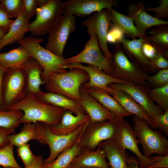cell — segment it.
<instances>
[{
  "mask_svg": "<svg viewBox=\"0 0 168 168\" xmlns=\"http://www.w3.org/2000/svg\"><path fill=\"white\" fill-rule=\"evenodd\" d=\"M118 6L116 0H67L63 2V11L64 13L85 17L104 9L110 11Z\"/></svg>",
  "mask_w": 168,
  "mask_h": 168,
  "instance_id": "15",
  "label": "cell"
},
{
  "mask_svg": "<svg viewBox=\"0 0 168 168\" xmlns=\"http://www.w3.org/2000/svg\"></svg>",
  "mask_w": 168,
  "mask_h": 168,
  "instance_id": "55",
  "label": "cell"
},
{
  "mask_svg": "<svg viewBox=\"0 0 168 168\" xmlns=\"http://www.w3.org/2000/svg\"><path fill=\"white\" fill-rule=\"evenodd\" d=\"M9 142L17 147L27 143L31 140L38 141L37 130L35 123L24 124L20 132L12 134L7 137Z\"/></svg>",
  "mask_w": 168,
  "mask_h": 168,
  "instance_id": "32",
  "label": "cell"
},
{
  "mask_svg": "<svg viewBox=\"0 0 168 168\" xmlns=\"http://www.w3.org/2000/svg\"><path fill=\"white\" fill-rule=\"evenodd\" d=\"M118 119L115 118L96 123L89 121L78 142L82 151H94L103 142L113 139Z\"/></svg>",
  "mask_w": 168,
  "mask_h": 168,
  "instance_id": "8",
  "label": "cell"
},
{
  "mask_svg": "<svg viewBox=\"0 0 168 168\" xmlns=\"http://www.w3.org/2000/svg\"><path fill=\"white\" fill-rule=\"evenodd\" d=\"M143 1L129 5L127 8V16L132 20L137 29L143 36L146 37V31L151 27L168 24V21L159 20L147 12Z\"/></svg>",
  "mask_w": 168,
  "mask_h": 168,
  "instance_id": "17",
  "label": "cell"
},
{
  "mask_svg": "<svg viewBox=\"0 0 168 168\" xmlns=\"http://www.w3.org/2000/svg\"><path fill=\"white\" fill-rule=\"evenodd\" d=\"M141 49L143 54L150 62L160 54L148 41L145 39L142 43Z\"/></svg>",
  "mask_w": 168,
  "mask_h": 168,
  "instance_id": "43",
  "label": "cell"
},
{
  "mask_svg": "<svg viewBox=\"0 0 168 168\" xmlns=\"http://www.w3.org/2000/svg\"><path fill=\"white\" fill-rule=\"evenodd\" d=\"M152 157L155 161L146 168H168V154Z\"/></svg>",
  "mask_w": 168,
  "mask_h": 168,
  "instance_id": "46",
  "label": "cell"
},
{
  "mask_svg": "<svg viewBox=\"0 0 168 168\" xmlns=\"http://www.w3.org/2000/svg\"><path fill=\"white\" fill-rule=\"evenodd\" d=\"M9 18H16L22 12L23 0H0Z\"/></svg>",
  "mask_w": 168,
  "mask_h": 168,
  "instance_id": "36",
  "label": "cell"
},
{
  "mask_svg": "<svg viewBox=\"0 0 168 168\" xmlns=\"http://www.w3.org/2000/svg\"><path fill=\"white\" fill-rule=\"evenodd\" d=\"M160 5L155 7H145L146 11L154 12L155 18L160 20L166 19L168 17V0H159Z\"/></svg>",
  "mask_w": 168,
  "mask_h": 168,
  "instance_id": "42",
  "label": "cell"
},
{
  "mask_svg": "<svg viewBox=\"0 0 168 168\" xmlns=\"http://www.w3.org/2000/svg\"><path fill=\"white\" fill-rule=\"evenodd\" d=\"M124 34L120 27L112 23L106 36L107 42L115 45L120 43L121 40L124 37Z\"/></svg>",
  "mask_w": 168,
  "mask_h": 168,
  "instance_id": "40",
  "label": "cell"
},
{
  "mask_svg": "<svg viewBox=\"0 0 168 168\" xmlns=\"http://www.w3.org/2000/svg\"><path fill=\"white\" fill-rule=\"evenodd\" d=\"M84 89L89 94L114 115L116 118L124 119L126 117L132 115L127 112L106 91L95 88Z\"/></svg>",
  "mask_w": 168,
  "mask_h": 168,
  "instance_id": "24",
  "label": "cell"
},
{
  "mask_svg": "<svg viewBox=\"0 0 168 168\" xmlns=\"http://www.w3.org/2000/svg\"><path fill=\"white\" fill-rule=\"evenodd\" d=\"M22 68L26 77L27 92L36 95L40 92V86L45 82L41 79L43 69L39 63L31 57L25 63Z\"/></svg>",
  "mask_w": 168,
  "mask_h": 168,
  "instance_id": "25",
  "label": "cell"
},
{
  "mask_svg": "<svg viewBox=\"0 0 168 168\" xmlns=\"http://www.w3.org/2000/svg\"><path fill=\"white\" fill-rule=\"evenodd\" d=\"M111 53L110 60L114 68L112 76L149 88L147 82L148 74L128 59L124 53L121 43L115 44Z\"/></svg>",
  "mask_w": 168,
  "mask_h": 168,
  "instance_id": "6",
  "label": "cell"
},
{
  "mask_svg": "<svg viewBox=\"0 0 168 168\" xmlns=\"http://www.w3.org/2000/svg\"><path fill=\"white\" fill-rule=\"evenodd\" d=\"M13 149L14 146L10 143L0 149V166L5 168H22L16 160Z\"/></svg>",
  "mask_w": 168,
  "mask_h": 168,
  "instance_id": "35",
  "label": "cell"
},
{
  "mask_svg": "<svg viewBox=\"0 0 168 168\" xmlns=\"http://www.w3.org/2000/svg\"><path fill=\"white\" fill-rule=\"evenodd\" d=\"M29 20L22 12L13 21L8 31L0 40V50L23 38L28 31Z\"/></svg>",
  "mask_w": 168,
  "mask_h": 168,
  "instance_id": "27",
  "label": "cell"
},
{
  "mask_svg": "<svg viewBox=\"0 0 168 168\" xmlns=\"http://www.w3.org/2000/svg\"><path fill=\"white\" fill-rule=\"evenodd\" d=\"M79 140L71 147L61 153L51 162L43 163L42 168H67L74 158L82 151L78 144Z\"/></svg>",
  "mask_w": 168,
  "mask_h": 168,
  "instance_id": "31",
  "label": "cell"
},
{
  "mask_svg": "<svg viewBox=\"0 0 168 168\" xmlns=\"http://www.w3.org/2000/svg\"><path fill=\"white\" fill-rule=\"evenodd\" d=\"M7 69L0 63V110H2L3 107L2 85L4 75Z\"/></svg>",
  "mask_w": 168,
  "mask_h": 168,
  "instance_id": "48",
  "label": "cell"
},
{
  "mask_svg": "<svg viewBox=\"0 0 168 168\" xmlns=\"http://www.w3.org/2000/svg\"><path fill=\"white\" fill-rule=\"evenodd\" d=\"M111 84L128 94L145 110L151 119L163 113L149 97L147 92L149 88L126 81L122 84Z\"/></svg>",
  "mask_w": 168,
  "mask_h": 168,
  "instance_id": "16",
  "label": "cell"
},
{
  "mask_svg": "<svg viewBox=\"0 0 168 168\" xmlns=\"http://www.w3.org/2000/svg\"><path fill=\"white\" fill-rule=\"evenodd\" d=\"M89 121L87 114L74 115L71 112L66 110L60 122L56 125L50 126V129L56 135H68L74 132Z\"/></svg>",
  "mask_w": 168,
  "mask_h": 168,
  "instance_id": "23",
  "label": "cell"
},
{
  "mask_svg": "<svg viewBox=\"0 0 168 168\" xmlns=\"http://www.w3.org/2000/svg\"><path fill=\"white\" fill-rule=\"evenodd\" d=\"M7 33L6 30L4 29H0V40L2 37Z\"/></svg>",
  "mask_w": 168,
  "mask_h": 168,
  "instance_id": "51",
  "label": "cell"
},
{
  "mask_svg": "<svg viewBox=\"0 0 168 168\" xmlns=\"http://www.w3.org/2000/svg\"><path fill=\"white\" fill-rule=\"evenodd\" d=\"M108 86L112 92L111 95L127 112L143 119L150 127L157 129L145 110L128 94L114 87L111 84Z\"/></svg>",
  "mask_w": 168,
  "mask_h": 168,
  "instance_id": "20",
  "label": "cell"
},
{
  "mask_svg": "<svg viewBox=\"0 0 168 168\" xmlns=\"http://www.w3.org/2000/svg\"><path fill=\"white\" fill-rule=\"evenodd\" d=\"M64 72H55L50 75L45 81V87L48 92L62 95L80 101V89L81 85L89 80L84 70L70 68Z\"/></svg>",
  "mask_w": 168,
  "mask_h": 168,
  "instance_id": "2",
  "label": "cell"
},
{
  "mask_svg": "<svg viewBox=\"0 0 168 168\" xmlns=\"http://www.w3.org/2000/svg\"><path fill=\"white\" fill-rule=\"evenodd\" d=\"M0 168H10V167L5 168V167H0Z\"/></svg>",
  "mask_w": 168,
  "mask_h": 168,
  "instance_id": "53",
  "label": "cell"
},
{
  "mask_svg": "<svg viewBox=\"0 0 168 168\" xmlns=\"http://www.w3.org/2000/svg\"><path fill=\"white\" fill-rule=\"evenodd\" d=\"M147 82L152 88L163 86L168 84V69L159 70L155 74L148 76Z\"/></svg>",
  "mask_w": 168,
  "mask_h": 168,
  "instance_id": "37",
  "label": "cell"
},
{
  "mask_svg": "<svg viewBox=\"0 0 168 168\" xmlns=\"http://www.w3.org/2000/svg\"><path fill=\"white\" fill-rule=\"evenodd\" d=\"M150 62L152 66L156 70L168 69V58L161 54H159Z\"/></svg>",
  "mask_w": 168,
  "mask_h": 168,
  "instance_id": "44",
  "label": "cell"
},
{
  "mask_svg": "<svg viewBox=\"0 0 168 168\" xmlns=\"http://www.w3.org/2000/svg\"><path fill=\"white\" fill-rule=\"evenodd\" d=\"M79 101L90 118V122L96 123L111 120L115 117L89 94L81 85Z\"/></svg>",
  "mask_w": 168,
  "mask_h": 168,
  "instance_id": "18",
  "label": "cell"
},
{
  "mask_svg": "<svg viewBox=\"0 0 168 168\" xmlns=\"http://www.w3.org/2000/svg\"><path fill=\"white\" fill-rule=\"evenodd\" d=\"M13 21L9 18L2 5L0 3V29H4L7 32Z\"/></svg>",
  "mask_w": 168,
  "mask_h": 168,
  "instance_id": "45",
  "label": "cell"
},
{
  "mask_svg": "<svg viewBox=\"0 0 168 168\" xmlns=\"http://www.w3.org/2000/svg\"><path fill=\"white\" fill-rule=\"evenodd\" d=\"M35 95L42 101L69 111L75 115L87 114L78 101L48 91H41Z\"/></svg>",
  "mask_w": 168,
  "mask_h": 168,
  "instance_id": "22",
  "label": "cell"
},
{
  "mask_svg": "<svg viewBox=\"0 0 168 168\" xmlns=\"http://www.w3.org/2000/svg\"><path fill=\"white\" fill-rule=\"evenodd\" d=\"M157 129L163 133L166 136L168 135V109L165 110L162 114H159L152 119Z\"/></svg>",
  "mask_w": 168,
  "mask_h": 168,
  "instance_id": "41",
  "label": "cell"
},
{
  "mask_svg": "<svg viewBox=\"0 0 168 168\" xmlns=\"http://www.w3.org/2000/svg\"><path fill=\"white\" fill-rule=\"evenodd\" d=\"M111 14V22L119 27L132 40L137 38H142L146 39L137 29L131 18L118 12L113 8L110 11Z\"/></svg>",
  "mask_w": 168,
  "mask_h": 168,
  "instance_id": "30",
  "label": "cell"
},
{
  "mask_svg": "<svg viewBox=\"0 0 168 168\" xmlns=\"http://www.w3.org/2000/svg\"><path fill=\"white\" fill-rule=\"evenodd\" d=\"M64 13L63 2L48 0L36 10L35 19L30 23L28 31L36 36L48 34L60 16Z\"/></svg>",
  "mask_w": 168,
  "mask_h": 168,
  "instance_id": "10",
  "label": "cell"
},
{
  "mask_svg": "<svg viewBox=\"0 0 168 168\" xmlns=\"http://www.w3.org/2000/svg\"><path fill=\"white\" fill-rule=\"evenodd\" d=\"M144 39L139 38L131 40L124 37L120 41L122 49L128 59L139 66L147 74L157 70L151 65V62L144 56L141 49Z\"/></svg>",
  "mask_w": 168,
  "mask_h": 168,
  "instance_id": "19",
  "label": "cell"
},
{
  "mask_svg": "<svg viewBox=\"0 0 168 168\" xmlns=\"http://www.w3.org/2000/svg\"><path fill=\"white\" fill-rule=\"evenodd\" d=\"M15 133V129L0 127V149L9 143L7 137Z\"/></svg>",
  "mask_w": 168,
  "mask_h": 168,
  "instance_id": "47",
  "label": "cell"
},
{
  "mask_svg": "<svg viewBox=\"0 0 168 168\" xmlns=\"http://www.w3.org/2000/svg\"><path fill=\"white\" fill-rule=\"evenodd\" d=\"M101 147L110 168H129L127 162L128 156L126 151L120 148L113 139L103 142Z\"/></svg>",
  "mask_w": 168,
  "mask_h": 168,
  "instance_id": "26",
  "label": "cell"
},
{
  "mask_svg": "<svg viewBox=\"0 0 168 168\" xmlns=\"http://www.w3.org/2000/svg\"><path fill=\"white\" fill-rule=\"evenodd\" d=\"M87 32L90 38L85 44L83 49L78 54L66 58L67 63L69 64L84 63L94 65L112 76L114 68L111 60L105 57L101 52L96 33L90 29H87Z\"/></svg>",
  "mask_w": 168,
  "mask_h": 168,
  "instance_id": "9",
  "label": "cell"
},
{
  "mask_svg": "<svg viewBox=\"0 0 168 168\" xmlns=\"http://www.w3.org/2000/svg\"><path fill=\"white\" fill-rule=\"evenodd\" d=\"M82 168H89V167H83Z\"/></svg>",
  "mask_w": 168,
  "mask_h": 168,
  "instance_id": "54",
  "label": "cell"
},
{
  "mask_svg": "<svg viewBox=\"0 0 168 168\" xmlns=\"http://www.w3.org/2000/svg\"><path fill=\"white\" fill-rule=\"evenodd\" d=\"M89 121L84 124L74 132L64 135L53 134L50 129V126L46 124L41 122L34 123L37 130L38 141L44 145H48L50 149L49 155L44 160L43 163L46 164L51 162L61 153L74 145Z\"/></svg>",
  "mask_w": 168,
  "mask_h": 168,
  "instance_id": "4",
  "label": "cell"
},
{
  "mask_svg": "<svg viewBox=\"0 0 168 168\" xmlns=\"http://www.w3.org/2000/svg\"><path fill=\"white\" fill-rule=\"evenodd\" d=\"M121 149L130 150L136 156L139 161V168H146L155 161L152 157H147L140 151V144L133 127L124 119H119L116 133L113 139Z\"/></svg>",
  "mask_w": 168,
  "mask_h": 168,
  "instance_id": "12",
  "label": "cell"
},
{
  "mask_svg": "<svg viewBox=\"0 0 168 168\" xmlns=\"http://www.w3.org/2000/svg\"><path fill=\"white\" fill-rule=\"evenodd\" d=\"M23 115V112L20 110H0V127L16 129Z\"/></svg>",
  "mask_w": 168,
  "mask_h": 168,
  "instance_id": "33",
  "label": "cell"
},
{
  "mask_svg": "<svg viewBox=\"0 0 168 168\" xmlns=\"http://www.w3.org/2000/svg\"><path fill=\"white\" fill-rule=\"evenodd\" d=\"M20 110L23 115L19 124L41 122L50 126L58 124L66 110L40 100L33 93L27 92L21 100L11 106L8 110Z\"/></svg>",
  "mask_w": 168,
  "mask_h": 168,
  "instance_id": "1",
  "label": "cell"
},
{
  "mask_svg": "<svg viewBox=\"0 0 168 168\" xmlns=\"http://www.w3.org/2000/svg\"><path fill=\"white\" fill-rule=\"evenodd\" d=\"M43 161V158L41 156H35L32 163L25 168H42Z\"/></svg>",
  "mask_w": 168,
  "mask_h": 168,
  "instance_id": "49",
  "label": "cell"
},
{
  "mask_svg": "<svg viewBox=\"0 0 168 168\" xmlns=\"http://www.w3.org/2000/svg\"><path fill=\"white\" fill-rule=\"evenodd\" d=\"M70 68H76L85 71L89 77L88 82L83 83L82 86L84 89L91 88H98L104 90L111 95L112 92L109 87L111 83L122 84L126 81L114 77L107 74L100 68L90 64L84 65L81 63H73L64 67L66 69Z\"/></svg>",
  "mask_w": 168,
  "mask_h": 168,
  "instance_id": "14",
  "label": "cell"
},
{
  "mask_svg": "<svg viewBox=\"0 0 168 168\" xmlns=\"http://www.w3.org/2000/svg\"><path fill=\"white\" fill-rule=\"evenodd\" d=\"M67 168H79L70 165Z\"/></svg>",
  "mask_w": 168,
  "mask_h": 168,
  "instance_id": "52",
  "label": "cell"
},
{
  "mask_svg": "<svg viewBox=\"0 0 168 168\" xmlns=\"http://www.w3.org/2000/svg\"><path fill=\"white\" fill-rule=\"evenodd\" d=\"M31 57L29 51L20 45L7 52L0 53V63L7 69L22 68L26 61Z\"/></svg>",
  "mask_w": 168,
  "mask_h": 168,
  "instance_id": "28",
  "label": "cell"
},
{
  "mask_svg": "<svg viewBox=\"0 0 168 168\" xmlns=\"http://www.w3.org/2000/svg\"><path fill=\"white\" fill-rule=\"evenodd\" d=\"M48 0H23L22 12L29 20L35 15L38 8L45 4Z\"/></svg>",
  "mask_w": 168,
  "mask_h": 168,
  "instance_id": "39",
  "label": "cell"
},
{
  "mask_svg": "<svg viewBox=\"0 0 168 168\" xmlns=\"http://www.w3.org/2000/svg\"><path fill=\"white\" fill-rule=\"evenodd\" d=\"M127 162L129 168H139V161L136 157L128 156Z\"/></svg>",
  "mask_w": 168,
  "mask_h": 168,
  "instance_id": "50",
  "label": "cell"
},
{
  "mask_svg": "<svg viewBox=\"0 0 168 168\" xmlns=\"http://www.w3.org/2000/svg\"><path fill=\"white\" fill-rule=\"evenodd\" d=\"M111 14L108 9H104L95 12L91 16L81 23L87 29L92 30L96 35L100 50L107 58L110 60L111 53L109 50L106 40V36L112 24Z\"/></svg>",
  "mask_w": 168,
  "mask_h": 168,
  "instance_id": "13",
  "label": "cell"
},
{
  "mask_svg": "<svg viewBox=\"0 0 168 168\" xmlns=\"http://www.w3.org/2000/svg\"><path fill=\"white\" fill-rule=\"evenodd\" d=\"M101 143L94 151H83L74 158L70 165L79 168H110Z\"/></svg>",
  "mask_w": 168,
  "mask_h": 168,
  "instance_id": "21",
  "label": "cell"
},
{
  "mask_svg": "<svg viewBox=\"0 0 168 168\" xmlns=\"http://www.w3.org/2000/svg\"><path fill=\"white\" fill-rule=\"evenodd\" d=\"M146 39L161 54L168 58V24L156 26L146 34Z\"/></svg>",
  "mask_w": 168,
  "mask_h": 168,
  "instance_id": "29",
  "label": "cell"
},
{
  "mask_svg": "<svg viewBox=\"0 0 168 168\" xmlns=\"http://www.w3.org/2000/svg\"><path fill=\"white\" fill-rule=\"evenodd\" d=\"M43 39L35 36L24 37L17 42L25 47L31 57L35 58L42 67L43 71L41 77L45 82L48 77L55 72H64L66 69L63 68L69 64L66 58L59 56L44 48L40 44Z\"/></svg>",
  "mask_w": 168,
  "mask_h": 168,
  "instance_id": "3",
  "label": "cell"
},
{
  "mask_svg": "<svg viewBox=\"0 0 168 168\" xmlns=\"http://www.w3.org/2000/svg\"><path fill=\"white\" fill-rule=\"evenodd\" d=\"M27 82L22 68L7 69L3 76L2 85V110H7L26 95Z\"/></svg>",
  "mask_w": 168,
  "mask_h": 168,
  "instance_id": "7",
  "label": "cell"
},
{
  "mask_svg": "<svg viewBox=\"0 0 168 168\" xmlns=\"http://www.w3.org/2000/svg\"><path fill=\"white\" fill-rule=\"evenodd\" d=\"M148 95L151 99L156 103L159 107L168 109V84L162 87L149 89Z\"/></svg>",
  "mask_w": 168,
  "mask_h": 168,
  "instance_id": "34",
  "label": "cell"
},
{
  "mask_svg": "<svg viewBox=\"0 0 168 168\" xmlns=\"http://www.w3.org/2000/svg\"><path fill=\"white\" fill-rule=\"evenodd\" d=\"M135 134L141 144L143 154L149 157L153 154L159 156L168 154V140L160 130L151 128L146 121L136 116L133 118Z\"/></svg>",
  "mask_w": 168,
  "mask_h": 168,
  "instance_id": "5",
  "label": "cell"
},
{
  "mask_svg": "<svg viewBox=\"0 0 168 168\" xmlns=\"http://www.w3.org/2000/svg\"><path fill=\"white\" fill-rule=\"evenodd\" d=\"M17 152L24 165V168L28 167L33 162L35 156L33 154L30 150L29 144L27 143L18 147Z\"/></svg>",
  "mask_w": 168,
  "mask_h": 168,
  "instance_id": "38",
  "label": "cell"
},
{
  "mask_svg": "<svg viewBox=\"0 0 168 168\" xmlns=\"http://www.w3.org/2000/svg\"><path fill=\"white\" fill-rule=\"evenodd\" d=\"M76 22L74 16L63 13L49 33L46 48L63 57L64 48L70 35L75 31Z\"/></svg>",
  "mask_w": 168,
  "mask_h": 168,
  "instance_id": "11",
  "label": "cell"
}]
</instances>
